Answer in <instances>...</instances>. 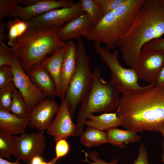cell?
<instances>
[{
    "mask_svg": "<svg viewBox=\"0 0 164 164\" xmlns=\"http://www.w3.org/2000/svg\"><path fill=\"white\" fill-rule=\"evenodd\" d=\"M26 73L32 82L47 96L57 97L56 84L47 70L40 63L27 71Z\"/></svg>",
    "mask_w": 164,
    "mask_h": 164,
    "instance_id": "obj_17",
    "label": "cell"
},
{
    "mask_svg": "<svg viewBox=\"0 0 164 164\" xmlns=\"http://www.w3.org/2000/svg\"><path fill=\"white\" fill-rule=\"evenodd\" d=\"M59 107L56 101L52 98L41 102L32 109L28 126L39 131L46 130L56 114Z\"/></svg>",
    "mask_w": 164,
    "mask_h": 164,
    "instance_id": "obj_13",
    "label": "cell"
},
{
    "mask_svg": "<svg viewBox=\"0 0 164 164\" xmlns=\"http://www.w3.org/2000/svg\"><path fill=\"white\" fill-rule=\"evenodd\" d=\"M54 164H56V163H54Z\"/></svg>",
    "mask_w": 164,
    "mask_h": 164,
    "instance_id": "obj_41",
    "label": "cell"
},
{
    "mask_svg": "<svg viewBox=\"0 0 164 164\" xmlns=\"http://www.w3.org/2000/svg\"><path fill=\"white\" fill-rule=\"evenodd\" d=\"M29 124V119L20 118L11 112L0 108V130L13 135L22 134Z\"/></svg>",
    "mask_w": 164,
    "mask_h": 164,
    "instance_id": "obj_18",
    "label": "cell"
},
{
    "mask_svg": "<svg viewBox=\"0 0 164 164\" xmlns=\"http://www.w3.org/2000/svg\"><path fill=\"white\" fill-rule=\"evenodd\" d=\"M94 26L87 16L84 13L60 27L57 32V36L63 42L70 41L87 35Z\"/></svg>",
    "mask_w": 164,
    "mask_h": 164,
    "instance_id": "obj_16",
    "label": "cell"
},
{
    "mask_svg": "<svg viewBox=\"0 0 164 164\" xmlns=\"http://www.w3.org/2000/svg\"><path fill=\"white\" fill-rule=\"evenodd\" d=\"M148 157L146 149L142 143L139 147L137 158L134 160L133 164H149Z\"/></svg>",
    "mask_w": 164,
    "mask_h": 164,
    "instance_id": "obj_34",
    "label": "cell"
},
{
    "mask_svg": "<svg viewBox=\"0 0 164 164\" xmlns=\"http://www.w3.org/2000/svg\"><path fill=\"white\" fill-rule=\"evenodd\" d=\"M14 85L27 105L32 109L46 99L47 96L32 82L24 71L17 56L14 54L11 66Z\"/></svg>",
    "mask_w": 164,
    "mask_h": 164,
    "instance_id": "obj_8",
    "label": "cell"
},
{
    "mask_svg": "<svg viewBox=\"0 0 164 164\" xmlns=\"http://www.w3.org/2000/svg\"><path fill=\"white\" fill-rule=\"evenodd\" d=\"M164 66V51L143 47L134 67L139 79L154 83Z\"/></svg>",
    "mask_w": 164,
    "mask_h": 164,
    "instance_id": "obj_9",
    "label": "cell"
},
{
    "mask_svg": "<svg viewBox=\"0 0 164 164\" xmlns=\"http://www.w3.org/2000/svg\"><path fill=\"white\" fill-rule=\"evenodd\" d=\"M106 132L108 143L120 148L125 147V143H135L142 138L140 135L134 132L120 129L117 128L107 130Z\"/></svg>",
    "mask_w": 164,
    "mask_h": 164,
    "instance_id": "obj_21",
    "label": "cell"
},
{
    "mask_svg": "<svg viewBox=\"0 0 164 164\" xmlns=\"http://www.w3.org/2000/svg\"><path fill=\"white\" fill-rule=\"evenodd\" d=\"M143 47L164 51V38L153 40L146 43Z\"/></svg>",
    "mask_w": 164,
    "mask_h": 164,
    "instance_id": "obj_35",
    "label": "cell"
},
{
    "mask_svg": "<svg viewBox=\"0 0 164 164\" xmlns=\"http://www.w3.org/2000/svg\"><path fill=\"white\" fill-rule=\"evenodd\" d=\"M70 149V145L66 139H62L56 142L55 148L56 160L57 161L67 155Z\"/></svg>",
    "mask_w": 164,
    "mask_h": 164,
    "instance_id": "obj_33",
    "label": "cell"
},
{
    "mask_svg": "<svg viewBox=\"0 0 164 164\" xmlns=\"http://www.w3.org/2000/svg\"><path fill=\"white\" fill-rule=\"evenodd\" d=\"M14 54L3 42H0V67L5 65L11 66L13 61Z\"/></svg>",
    "mask_w": 164,
    "mask_h": 164,
    "instance_id": "obj_31",
    "label": "cell"
},
{
    "mask_svg": "<svg viewBox=\"0 0 164 164\" xmlns=\"http://www.w3.org/2000/svg\"><path fill=\"white\" fill-rule=\"evenodd\" d=\"M61 99L55 118L46 130L47 134L53 137L56 142L61 139L76 135V125L72 121L66 100L65 98Z\"/></svg>",
    "mask_w": 164,
    "mask_h": 164,
    "instance_id": "obj_12",
    "label": "cell"
},
{
    "mask_svg": "<svg viewBox=\"0 0 164 164\" xmlns=\"http://www.w3.org/2000/svg\"><path fill=\"white\" fill-rule=\"evenodd\" d=\"M44 131L30 133L25 132L17 136V145L14 156L17 160L29 163L34 157L41 156L46 145Z\"/></svg>",
    "mask_w": 164,
    "mask_h": 164,
    "instance_id": "obj_11",
    "label": "cell"
},
{
    "mask_svg": "<svg viewBox=\"0 0 164 164\" xmlns=\"http://www.w3.org/2000/svg\"><path fill=\"white\" fill-rule=\"evenodd\" d=\"M93 48L99 55L101 60L109 67L111 73L110 80L122 95L127 94L143 88V86H141L138 83L139 79L134 68H126L120 64L118 59L119 53L118 50H115L111 53L97 42H94Z\"/></svg>",
    "mask_w": 164,
    "mask_h": 164,
    "instance_id": "obj_7",
    "label": "cell"
},
{
    "mask_svg": "<svg viewBox=\"0 0 164 164\" xmlns=\"http://www.w3.org/2000/svg\"><path fill=\"white\" fill-rule=\"evenodd\" d=\"M153 84L155 87L164 92V66L159 72Z\"/></svg>",
    "mask_w": 164,
    "mask_h": 164,
    "instance_id": "obj_36",
    "label": "cell"
},
{
    "mask_svg": "<svg viewBox=\"0 0 164 164\" xmlns=\"http://www.w3.org/2000/svg\"><path fill=\"white\" fill-rule=\"evenodd\" d=\"M80 136L81 144L87 148L108 143L106 132L91 127H88Z\"/></svg>",
    "mask_w": 164,
    "mask_h": 164,
    "instance_id": "obj_23",
    "label": "cell"
},
{
    "mask_svg": "<svg viewBox=\"0 0 164 164\" xmlns=\"http://www.w3.org/2000/svg\"><path fill=\"white\" fill-rule=\"evenodd\" d=\"M76 3L73 0H40L31 6L22 7L18 5L12 18L18 17L22 20L28 21L51 10L71 7Z\"/></svg>",
    "mask_w": 164,
    "mask_h": 164,
    "instance_id": "obj_14",
    "label": "cell"
},
{
    "mask_svg": "<svg viewBox=\"0 0 164 164\" xmlns=\"http://www.w3.org/2000/svg\"><path fill=\"white\" fill-rule=\"evenodd\" d=\"M85 153V159L81 160L90 164H118L119 158L115 159L109 162H106L101 159L99 157V153L95 151L91 152L88 153L84 151Z\"/></svg>",
    "mask_w": 164,
    "mask_h": 164,
    "instance_id": "obj_32",
    "label": "cell"
},
{
    "mask_svg": "<svg viewBox=\"0 0 164 164\" xmlns=\"http://www.w3.org/2000/svg\"><path fill=\"white\" fill-rule=\"evenodd\" d=\"M18 0H0V22L6 16L12 18L18 6Z\"/></svg>",
    "mask_w": 164,
    "mask_h": 164,
    "instance_id": "obj_27",
    "label": "cell"
},
{
    "mask_svg": "<svg viewBox=\"0 0 164 164\" xmlns=\"http://www.w3.org/2000/svg\"><path fill=\"white\" fill-rule=\"evenodd\" d=\"M12 102L10 112L23 119H29L32 109L26 104L15 86L12 91Z\"/></svg>",
    "mask_w": 164,
    "mask_h": 164,
    "instance_id": "obj_24",
    "label": "cell"
},
{
    "mask_svg": "<svg viewBox=\"0 0 164 164\" xmlns=\"http://www.w3.org/2000/svg\"><path fill=\"white\" fill-rule=\"evenodd\" d=\"M143 1L125 0L117 8L103 16L91 32L83 37L89 41L104 43L109 50L114 49L118 40L131 28Z\"/></svg>",
    "mask_w": 164,
    "mask_h": 164,
    "instance_id": "obj_4",
    "label": "cell"
},
{
    "mask_svg": "<svg viewBox=\"0 0 164 164\" xmlns=\"http://www.w3.org/2000/svg\"><path fill=\"white\" fill-rule=\"evenodd\" d=\"M17 136L0 130V158L10 159L16 148Z\"/></svg>",
    "mask_w": 164,
    "mask_h": 164,
    "instance_id": "obj_25",
    "label": "cell"
},
{
    "mask_svg": "<svg viewBox=\"0 0 164 164\" xmlns=\"http://www.w3.org/2000/svg\"><path fill=\"white\" fill-rule=\"evenodd\" d=\"M77 41L76 70L70 80L64 97L71 115L73 117L78 104L88 93L92 84V73L90 60L81 36Z\"/></svg>",
    "mask_w": 164,
    "mask_h": 164,
    "instance_id": "obj_6",
    "label": "cell"
},
{
    "mask_svg": "<svg viewBox=\"0 0 164 164\" xmlns=\"http://www.w3.org/2000/svg\"><path fill=\"white\" fill-rule=\"evenodd\" d=\"M99 9L104 16L122 4L125 0H96Z\"/></svg>",
    "mask_w": 164,
    "mask_h": 164,
    "instance_id": "obj_29",
    "label": "cell"
},
{
    "mask_svg": "<svg viewBox=\"0 0 164 164\" xmlns=\"http://www.w3.org/2000/svg\"><path fill=\"white\" fill-rule=\"evenodd\" d=\"M77 58V45L74 42L69 41L66 46L60 73L58 97L61 99L64 97L70 79L76 70Z\"/></svg>",
    "mask_w": 164,
    "mask_h": 164,
    "instance_id": "obj_15",
    "label": "cell"
},
{
    "mask_svg": "<svg viewBox=\"0 0 164 164\" xmlns=\"http://www.w3.org/2000/svg\"><path fill=\"white\" fill-rule=\"evenodd\" d=\"M83 10L95 26L101 21L103 16L99 9L96 0H82Z\"/></svg>",
    "mask_w": 164,
    "mask_h": 164,
    "instance_id": "obj_26",
    "label": "cell"
},
{
    "mask_svg": "<svg viewBox=\"0 0 164 164\" xmlns=\"http://www.w3.org/2000/svg\"><path fill=\"white\" fill-rule=\"evenodd\" d=\"M0 164H22L19 160H17L15 162H11L8 161L2 158H0Z\"/></svg>",
    "mask_w": 164,
    "mask_h": 164,
    "instance_id": "obj_40",
    "label": "cell"
},
{
    "mask_svg": "<svg viewBox=\"0 0 164 164\" xmlns=\"http://www.w3.org/2000/svg\"><path fill=\"white\" fill-rule=\"evenodd\" d=\"M164 34V0H144L132 26L116 46L125 63L133 68L143 46Z\"/></svg>",
    "mask_w": 164,
    "mask_h": 164,
    "instance_id": "obj_2",
    "label": "cell"
},
{
    "mask_svg": "<svg viewBox=\"0 0 164 164\" xmlns=\"http://www.w3.org/2000/svg\"><path fill=\"white\" fill-rule=\"evenodd\" d=\"M84 13L82 7V0H79L72 6L51 10L28 21L29 27L60 28L64 24Z\"/></svg>",
    "mask_w": 164,
    "mask_h": 164,
    "instance_id": "obj_10",
    "label": "cell"
},
{
    "mask_svg": "<svg viewBox=\"0 0 164 164\" xmlns=\"http://www.w3.org/2000/svg\"><path fill=\"white\" fill-rule=\"evenodd\" d=\"M6 27L8 31L7 38L8 44L11 47L16 43L17 39L29 27L28 21L22 20L18 17L9 20L6 23Z\"/></svg>",
    "mask_w": 164,
    "mask_h": 164,
    "instance_id": "obj_22",
    "label": "cell"
},
{
    "mask_svg": "<svg viewBox=\"0 0 164 164\" xmlns=\"http://www.w3.org/2000/svg\"><path fill=\"white\" fill-rule=\"evenodd\" d=\"M154 84L120 97L116 111L121 125L136 133L144 131L159 132L164 123V92Z\"/></svg>",
    "mask_w": 164,
    "mask_h": 164,
    "instance_id": "obj_1",
    "label": "cell"
},
{
    "mask_svg": "<svg viewBox=\"0 0 164 164\" xmlns=\"http://www.w3.org/2000/svg\"><path fill=\"white\" fill-rule=\"evenodd\" d=\"M59 28L29 27L17 39L9 50L18 57L21 65L26 71L40 63L48 54L65 46L67 42L60 40L57 35Z\"/></svg>",
    "mask_w": 164,
    "mask_h": 164,
    "instance_id": "obj_3",
    "label": "cell"
},
{
    "mask_svg": "<svg viewBox=\"0 0 164 164\" xmlns=\"http://www.w3.org/2000/svg\"><path fill=\"white\" fill-rule=\"evenodd\" d=\"M91 89L82 101L76 118V135L83 132V128L88 116L96 112L109 113L116 111L119 104L121 93L111 80L106 81L101 77L98 68L92 73Z\"/></svg>",
    "mask_w": 164,
    "mask_h": 164,
    "instance_id": "obj_5",
    "label": "cell"
},
{
    "mask_svg": "<svg viewBox=\"0 0 164 164\" xmlns=\"http://www.w3.org/2000/svg\"><path fill=\"white\" fill-rule=\"evenodd\" d=\"M87 118L84 125L102 131H106L121 125L116 113H104L97 116L91 114Z\"/></svg>",
    "mask_w": 164,
    "mask_h": 164,
    "instance_id": "obj_20",
    "label": "cell"
},
{
    "mask_svg": "<svg viewBox=\"0 0 164 164\" xmlns=\"http://www.w3.org/2000/svg\"><path fill=\"white\" fill-rule=\"evenodd\" d=\"M6 27L5 24L2 22L0 23V42H3L7 38L5 30Z\"/></svg>",
    "mask_w": 164,
    "mask_h": 164,
    "instance_id": "obj_38",
    "label": "cell"
},
{
    "mask_svg": "<svg viewBox=\"0 0 164 164\" xmlns=\"http://www.w3.org/2000/svg\"><path fill=\"white\" fill-rule=\"evenodd\" d=\"M158 131L162 135L163 138V141L162 144V152L161 155V160L162 163L164 164V123L159 126Z\"/></svg>",
    "mask_w": 164,
    "mask_h": 164,
    "instance_id": "obj_39",
    "label": "cell"
},
{
    "mask_svg": "<svg viewBox=\"0 0 164 164\" xmlns=\"http://www.w3.org/2000/svg\"><path fill=\"white\" fill-rule=\"evenodd\" d=\"M66 46L56 49L51 56L45 58L40 63L47 70L54 80L57 88V97L60 88L61 69L65 51Z\"/></svg>",
    "mask_w": 164,
    "mask_h": 164,
    "instance_id": "obj_19",
    "label": "cell"
},
{
    "mask_svg": "<svg viewBox=\"0 0 164 164\" xmlns=\"http://www.w3.org/2000/svg\"><path fill=\"white\" fill-rule=\"evenodd\" d=\"M13 79V75L11 66L0 67V89L14 84Z\"/></svg>",
    "mask_w": 164,
    "mask_h": 164,
    "instance_id": "obj_30",
    "label": "cell"
},
{
    "mask_svg": "<svg viewBox=\"0 0 164 164\" xmlns=\"http://www.w3.org/2000/svg\"><path fill=\"white\" fill-rule=\"evenodd\" d=\"M14 84L0 89V108L10 112Z\"/></svg>",
    "mask_w": 164,
    "mask_h": 164,
    "instance_id": "obj_28",
    "label": "cell"
},
{
    "mask_svg": "<svg viewBox=\"0 0 164 164\" xmlns=\"http://www.w3.org/2000/svg\"><path fill=\"white\" fill-rule=\"evenodd\" d=\"M40 0H18V3L23 6V7H28L32 5Z\"/></svg>",
    "mask_w": 164,
    "mask_h": 164,
    "instance_id": "obj_37",
    "label": "cell"
}]
</instances>
